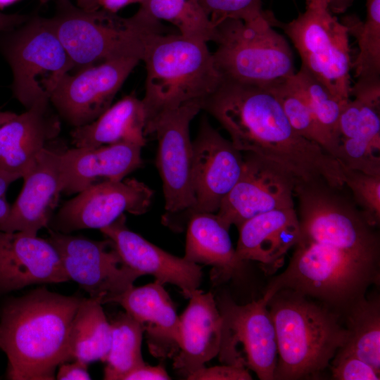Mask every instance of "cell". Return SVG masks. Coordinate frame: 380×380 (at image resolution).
<instances>
[{"instance_id":"cell-1","label":"cell","mask_w":380,"mask_h":380,"mask_svg":"<svg viewBox=\"0 0 380 380\" xmlns=\"http://www.w3.org/2000/svg\"><path fill=\"white\" fill-rule=\"evenodd\" d=\"M228 132L233 145L277 165L300 184L345 186L338 161L299 135L266 87L223 79L201 104Z\"/></svg>"},{"instance_id":"cell-2","label":"cell","mask_w":380,"mask_h":380,"mask_svg":"<svg viewBox=\"0 0 380 380\" xmlns=\"http://www.w3.org/2000/svg\"><path fill=\"white\" fill-rule=\"evenodd\" d=\"M82 298L42 286L3 302L0 349L8 359V379H56V368L70 360L69 331Z\"/></svg>"},{"instance_id":"cell-3","label":"cell","mask_w":380,"mask_h":380,"mask_svg":"<svg viewBox=\"0 0 380 380\" xmlns=\"http://www.w3.org/2000/svg\"><path fill=\"white\" fill-rule=\"evenodd\" d=\"M274 326L277 363L274 379L315 376L346 343L341 313L298 293L280 290L267 302Z\"/></svg>"},{"instance_id":"cell-4","label":"cell","mask_w":380,"mask_h":380,"mask_svg":"<svg viewBox=\"0 0 380 380\" xmlns=\"http://www.w3.org/2000/svg\"><path fill=\"white\" fill-rule=\"evenodd\" d=\"M142 61L146 70L141 99L145 128L163 113L203 101L223 80L207 43L179 34L155 35Z\"/></svg>"},{"instance_id":"cell-5","label":"cell","mask_w":380,"mask_h":380,"mask_svg":"<svg viewBox=\"0 0 380 380\" xmlns=\"http://www.w3.org/2000/svg\"><path fill=\"white\" fill-rule=\"evenodd\" d=\"M47 20L74 66L119 58L142 61L151 39L164 33L162 23L137 11L129 18L101 8H80L59 0Z\"/></svg>"},{"instance_id":"cell-6","label":"cell","mask_w":380,"mask_h":380,"mask_svg":"<svg viewBox=\"0 0 380 380\" xmlns=\"http://www.w3.org/2000/svg\"><path fill=\"white\" fill-rule=\"evenodd\" d=\"M286 270L273 277L263 297L289 290L343 313L379 281V264L322 243L300 239Z\"/></svg>"},{"instance_id":"cell-7","label":"cell","mask_w":380,"mask_h":380,"mask_svg":"<svg viewBox=\"0 0 380 380\" xmlns=\"http://www.w3.org/2000/svg\"><path fill=\"white\" fill-rule=\"evenodd\" d=\"M278 23L265 11L252 21L227 19L215 27L213 56L224 79L268 88L296 73L291 49L273 28Z\"/></svg>"},{"instance_id":"cell-8","label":"cell","mask_w":380,"mask_h":380,"mask_svg":"<svg viewBox=\"0 0 380 380\" xmlns=\"http://www.w3.org/2000/svg\"><path fill=\"white\" fill-rule=\"evenodd\" d=\"M0 53L12 73L13 96L26 108L49 97L74 65L47 18L30 17L0 32Z\"/></svg>"},{"instance_id":"cell-9","label":"cell","mask_w":380,"mask_h":380,"mask_svg":"<svg viewBox=\"0 0 380 380\" xmlns=\"http://www.w3.org/2000/svg\"><path fill=\"white\" fill-rule=\"evenodd\" d=\"M325 184L296 185L300 239L327 245L379 264L380 244L375 228L340 191Z\"/></svg>"},{"instance_id":"cell-10","label":"cell","mask_w":380,"mask_h":380,"mask_svg":"<svg viewBox=\"0 0 380 380\" xmlns=\"http://www.w3.org/2000/svg\"><path fill=\"white\" fill-rule=\"evenodd\" d=\"M298 52L301 67L324 84L338 100L351 98L352 61L347 26L324 0H306L304 12L288 23H279Z\"/></svg>"},{"instance_id":"cell-11","label":"cell","mask_w":380,"mask_h":380,"mask_svg":"<svg viewBox=\"0 0 380 380\" xmlns=\"http://www.w3.org/2000/svg\"><path fill=\"white\" fill-rule=\"evenodd\" d=\"M192 150L194 204L184 213L164 215L162 218L163 224L175 232H182L195 213H217L243 169L241 151L214 129L205 117L201 120Z\"/></svg>"},{"instance_id":"cell-12","label":"cell","mask_w":380,"mask_h":380,"mask_svg":"<svg viewBox=\"0 0 380 380\" xmlns=\"http://www.w3.org/2000/svg\"><path fill=\"white\" fill-rule=\"evenodd\" d=\"M216 302L222 318L221 362L251 369L261 380L274 379L278 352L268 300L262 296L239 305L222 296Z\"/></svg>"},{"instance_id":"cell-13","label":"cell","mask_w":380,"mask_h":380,"mask_svg":"<svg viewBox=\"0 0 380 380\" xmlns=\"http://www.w3.org/2000/svg\"><path fill=\"white\" fill-rule=\"evenodd\" d=\"M47 240L56 249L69 279L101 304L112 303L142 276L123 262L107 238L95 241L49 229Z\"/></svg>"},{"instance_id":"cell-14","label":"cell","mask_w":380,"mask_h":380,"mask_svg":"<svg viewBox=\"0 0 380 380\" xmlns=\"http://www.w3.org/2000/svg\"><path fill=\"white\" fill-rule=\"evenodd\" d=\"M202 101H193L158 116L144 129L156 134V165L163 183L166 215L191 209L194 204L191 170L193 150L189 127L201 110Z\"/></svg>"},{"instance_id":"cell-15","label":"cell","mask_w":380,"mask_h":380,"mask_svg":"<svg viewBox=\"0 0 380 380\" xmlns=\"http://www.w3.org/2000/svg\"><path fill=\"white\" fill-rule=\"evenodd\" d=\"M65 202L53 216L49 229L63 233L101 229L125 213L139 215L150 208L153 190L136 179L96 182Z\"/></svg>"},{"instance_id":"cell-16","label":"cell","mask_w":380,"mask_h":380,"mask_svg":"<svg viewBox=\"0 0 380 380\" xmlns=\"http://www.w3.org/2000/svg\"><path fill=\"white\" fill-rule=\"evenodd\" d=\"M140 61L119 58L89 65L75 75L65 73L49 101L60 118L74 127L95 120L112 103L126 79Z\"/></svg>"},{"instance_id":"cell-17","label":"cell","mask_w":380,"mask_h":380,"mask_svg":"<svg viewBox=\"0 0 380 380\" xmlns=\"http://www.w3.org/2000/svg\"><path fill=\"white\" fill-rule=\"evenodd\" d=\"M296 185L295 179L277 165L246 152L241 175L222 201L217 219L229 230L261 213L294 207Z\"/></svg>"},{"instance_id":"cell-18","label":"cell","mask_w":380,"mask_h":380,"mask_svg":"<svg viewBox=\"0 0 380 380\" xmlns=\"http://www.w3.org/2000/svg\"><path fill=\"white\" fill-rule=\"evenodd\" d=\"M61 154L48 147L39 154L23 177L17 199L0 220L1 231L37 236L41 229L49 227L64 186Z\"/></svg>"},{"instance_id":"cell-19","label":"cell","mask_w":380,"mask_h":380,"mask_svg":"<svg viewBox=\"0 0 380 380\" xmlns=\"http://www.w3.org/2000/svg\"><path fill=\"white\" fill-rule=\"evenodd\" d=\"M100 231L113 242L123 262L142 276L151 274L163 285L174 284L187 298L198 289L202 266L173 255L130 230L125 214Z\"/></svg>"},{"instance_id":"cell-20","label":"cell","mask_w":380,"mask_h":380,"mask_svg":"<svg viewBox=\"0 0 380 380\" xmlns=\"http://www.w3.org/2000/svg\"><path fill=\"white\" fill-rule=\"evenodd\" d=\"M69 280L56 249L47 239L0 230V296L30 285Z\"/></svg>"},{"instance_id":"cell-21","label":"cell","mask_w":380,"mask_h":380,"mask_svg":"<svg viewBox=\"0 0 380 380\" xmlns=\"http://www.w3.org/2000/svg\"><path fill=\"white\" fill-rule=\"evenodd\" d=\"M50 101L37 103L0 128V172L23 178L39 154L61 132Z\"/></svg>"},{"instance_id":"cell-22","label":"cell","mask_w":380,"mask_h":380,"mask_svg":"<svg viewBox=\"0 0 380 380\" xmlns=\"http://www.w3.org/2000/svg\"><path fill=\"white\" fill-rule=\"evenodd\" d=\"M222 318L213 295L196 289L179 316V351L173 368L186 379L220 352Z\"/></svg>"},{"instance_id":"cell-23","label":"cell","mask_w":380,"mask_h":380,"mask_svg":"<svg viewBox=\"0 0 380 380\" xmlns=\"http://www.w3.org/2000/svg\"><path fill=\"white\" fill-rule=\"evenodd\" d=\"M236 253L246 262H259L269 273L284 261L288 251L300 241L301 230L294 207L279 208L255 215L238 227Z\"/></svg>"},{"instance_id":"cell-24","label":"cell","mask_w":380,"mask_h":380,"mask_svg":"<svg viewBox=\"0 0 380 380\" xmlns=\"http://www.w3.org/2000/svg\"><path fill=\"white\" fill-rule=\"evenodd\" d=\"M142 147L125 141L99 147H75L62 151L63 193L78 194L100 178L123 179L143 165Z\"/></svg>"},{"instance_id":"cell-25","label":"cell","mask_w":380,"mask_h":380,"mask_svg":"<svg viewBox=\"0 0 380 380\" xmlns=\"http://www.w3.org/2000/svg\"><path fill=\"white\" fill-rule=\"evenodd\" d=\"M112 303L141 323L150 353L156 357H175L179 351V316L163 285L155 282L132 286Z\"/></svg>"},{"instance_id":"cell-26","label":"cell","mask_w":380,"mask_h":380,"mask_svg":"<svg viewBox=\"0 0 380 380\" xmlns=\"http://www.w3.org/2000/svg\"><path fill=\"white\" fill-rule=\"evenodd\" d=\"M185 254L188 261L212 267L210 279L219 285L241 275L248 262L241 260L234 248L229 230L216 213H197L186 225Z\"/></svg>"},{"instance_id":"cell-27","label":"cell","mask_w":380,"mask_h":380,"mask_svg":"<svg viewBox=\"0 0 380 380\" xmlns=\"http://www.w3.org/2000/svg\"><path fill=\"white\" fill-rule=\"evenodd\" d=\"M146 114L141 99L134 94L125 96L93 122L71 132L75 147H99L119 142L144 146Z\"/></svg>"},{"instance_id":"cell-28","label":"cell","mask_w":380,"mask_h":380,"mask_svg":"<svg viewBox=\"0 0 380 380\" xmlns=\"http://www.w3.org/2000/svg\"><path fill=\"white\" fill-rule=\"evenodd\" d=\"M101 305L91 298H82L68 334L70 360L87 364L104 362L110 347L112 329Z\"/></svg>"},{"instance_id":"cell-29","label":"cell","mask_w":380,"mask_h":380,"mask_svg":"<svg viewBox=\"0 0 380 380\" xmlns=\"http://www.w3.org/2000/svg\"><path fill=\"white\" fill-rule=\"evenodd\" d=\"M343 312L348 337L341 348L365 361L380 374L379 300L364 296Z\"/></svg>"},{"instance_id":"cell-30","label":"cell","mask_w":380,"mask_h":380,"mask_svg":"<svg viewBox=\"0 0 380 380\" xmlns=\"http://www.w3.org/2000/svg\"><path fill=\"white\" fill-rule=\"evenodd\" d=\"M292 76L267 89L279 101L296 132L336 159L340 141L319 122Z\"/></svg>"},{"instance_id":"cell-31","label":"cell","mask_w":380,"mask_h":380,"mask_svg":"<svg viewBox=\"0 0 380 380\" xmlns=\"http://www.w3.org/2000/svg\"><path fill=\"white\" fill-rule=\"evenodd\" d=\"M139 11L173 25L182 36L208 43L215 42L216 27L198 0H143Z\"/></svg>"},{"instance_id":"cell-32","label":"cell","mask_w":380,"mask_h":380,"mask_svg":"<svg viewBox=\"0 0 380 380\" xmlns=\"http://www.w3.org/2000/svg\"><path fill=\"white\" fill-rule=\"evenodd\" d=\"M343 23L357 42L358 53L352 68L356 83H380V0H366V18L347 16Z\"/></svg>"},{"instance_id":"cell-33","label":"cell","mask_w":380,"mask_h":380,"mask_svg":"<svg viewBox=\"0 0 380 380\" xmlns=\"http://www.w3.org/2000/svg\"><path fill=\"white\" fill-rule=\"evenodd\" d=\"M111 343L104 360L103 379L123 380L132 370L146 364L141 355L144 329L129 314L119 313L110 322Z\"/></svg>"},{"instance_id":"cell-34","label":"cell","mask_w":380,"mask_h":380,"mask_svg":"<svg viewBox=\"0 0 380 380\" xmlns=\"http://www.w3.org/2000/svg\"><path fill=\"white\" fill-rule=\"evenodd\" d=\"M292 78L319 122L340 141L338 121L342 108L347 102L338 100L324 84L303 67L296 72Z\"/></svg>"},{"instance_id":"cell-35","label":"cell","mask_w":380,"mask_h":380,"mask_svg":"<svg viewBox=\"0 0 380 380\" xmlns=\"http://www.w3.org/2000/svg\"><path fill=\"white\" fill-rule=\"evenodd\" d=\"M345 186L350 190L355 204L368 223H380V175H374L341 166Z\"/></svg>"},{"instance_id":"cell-36","label":"cell","mask_w":380,"mask_h":380,"mask_svg":"<svg viewBox=\"0 0 380 380\" xmlns=\"http://www.w3.org/2000/svg\"><path fill=\"white\" fill-rule=\"evenodd\" d=\"M380 148L357 138L340 139L336 160L341 166L369 175H380Z\"/></svg>"},{"instance_id":"cell-37","label":"cell","mask_w":380,"mask_h":380,"mask_svg":"<svg viewBox=\"0 0 380 380\" xmlns=\"http://www.w3.org/2000/svg\"><path fill=\"white\" fill-rule=\"evenodd\" d=\"M213 25L227 19L249 22L265 13L262 0H198Z\"/></svg>"},{"instance_id":"cell-38","label":"cell","mask_w":380,"mask_h":380,"mask_svg":"<svg viewBox=\"0 0 380 380\" xmlns=\"http://www.w3.org/2000/svg\"><path fill=\"white\" fill-rule=\"evenodd\" d=\"M332 377L338 380H379L380 374L357 356L340 348L331 363Z\"/></svg>"},{"instance_id":"cell-39","label":"cell","mask_w":380,"mask_h":380,"mask_svg":"<svg viewBox=\"0 0 380 380\" xmlns=\"http://www.w3.org/2000/svg\"><path fill=\"white\" fill-rule=\"evenodd\" d=\"M189 380H251L248 369L240 366L227 365L205 367V366L189 376Z\"/></svg>"},{"instance_id":"cell-40","label":"cell","mask_w":380,"mask_h":380,"mask_svg":"<svg viewBox=\"0 0 380 380\" xmlns=\"http://www.w3.org/2000/svg\"><path fill=\"white\" fill-rule=\"evenodd\" d=\"M171 379L163 365L149 366L146 364L129 372L123 380H168Z\"/></svg>"},{"instance_id":"cell-41","label":"cell","mask_w":380,"mask_h":380,"mask_svg":"<svg viewBox=\"0 0 380 380\" xmlns=\"http://www.w3.org/2000/svg\"><path fill=\"white\" fill-rule=\"evenodd\" d=\"M60 368L56 379L58 380H87L91 379L88 372L87 364L75 360L72 363H63Z\"/></svg>"},{"instance_id":"cell-42","label":"cell","mask_w":380,"mask_h":380,"mask_svg":"<svg viewBox=\"0 0 380 380\" xmlns=\"http://www.w3.org/2000/svg\"><path fill=\"white\" fill-rule=\"evenodd\" d=\"M30 16L18 13H4L0 10V32L13 29L29 19Z\"/></svg>"},{"instance_id":"cell-43","label":"cell","mask_w":380,"mask_h":380,"mask_svg":"<svg viewBox=\"0 0 380 380\" xmlns=\"http://www.w3.org/2000/svg\"><path fill=\"white\" fill-rule=\"evenodd\" d=\"M143 0H96L95 8H101L107 11L116 13L127 6L133 4H140Z\"/></svg>"},{"instance_id":"cell-44","label":"cell","mask_w":380,"mask_h":380,"mask_svg":"<svg viewBox=\"0 0 380 380\" xmlns=\"http://www.w3.org/2000/svg\"><path fill=\"white\" fill-rule=\"evenodd\" d=\"M332 13H344L355 0H324Z\"/></svg>"},{"instance_id":"cell-45","label":"cell","mask_w":380,"mask_h":380,"mask_svg":"<svg viewBox=\"0 0 380 380\" xmlns=\"http://www.w3.org/2000/svg\"><path fill=\"white\" fill-rule=\"evenodd\" d=\"M15 181L12 177L0 172V197L6 196L8 188Z\"/></svg>"},{"instance_id":"cell-46","label":"cell","mask_w":380,"mask_h":380,"mask_svg":"<svg viewBox=\"0 0 380 380\" xmlns=\"http://www.w3.org/2000/svg\"><path fill=\"white\" fill-rule=\"evenodd\" d=\"M10 208L11 205L8 203L6 196L0 197V220L7 215Z\"/></svg>"},{"instance_id":"cell-47","label":"cell","mask_w":380,"mask_h":380,"mask_svg":"<svg viewBox=\"0 0 380 380\" xmlns=\"http://www.w3.org/2000/svg\"><path fill=\"white\" fill-rule=\"evenodd\" d=\"M16 115V113L10 111H0V128L7 122Z\"/></svg>"},{"instance_id":"cell-48","label":"cell","mask_w":380,"mask_h":380,"mask_svg":"<svg viewBox=\"0 0 380 380\" xmlns=\"http://www.w3.org/2000/svg\"><path fill=\"white\" fill-rule=\"evenodd\" d=\"M19 0H0V10L10 6Z\"/></svg>"},{"instance_id":"cell-49","label":"cell","mask_w":380,"mask_h":380,"mask_svg":"<svg viewBox=\"0 0 380 380\" xmlns=\"http://www.w3.org/2000/svg\"><path fill=\"white\" fill-rule=\"evenodd\" d=\"M41 3L44 4L51 0H39ZM87 1V0H84ZM96 0H89V9H94Z\"/></svg>"}]
</instances>
